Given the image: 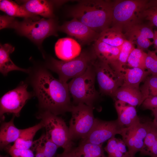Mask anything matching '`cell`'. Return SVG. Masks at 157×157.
Here are the masks:
<instances>
[{
    "label": "cell",
    "mask_w": 157,
    "mask_h": 157,
    "mask_svg": "<svg viewBox=\"0 0 157 157\" xmlns=\"http://www.w3.org/2000/svg\"><path fill=\"white\" fill-rule=\"evenodd\" d=\"M29 69L25 81L38 99L39 111L58 116L71 112L73 104L68 83L55 78L44 65H35Z\"/></svg>",
    "instance_id": "6da1fadb"
},
{
    "label": "cell",
    "mask_w": 157,
    "mask_h": 157,
    "mask_svg": "<svg viewBox=\"0 0 157 157\" xmlns=\"http://www.w3.org/2000/svg\"><path fill=\"white\" fill-rule=\"evenodd\" d=\"M112 8L111 0H81L70 8L69 15L100 34L111 26Z\"/></svg>",
    "instance_id": "7a4b0ae2"
},
{
    "label": "cell",
    "mask_w": 157,
    "mask_h": 157,
    "mask_svg": "<svg viewBox=\"0 0 157 157\" xmlns=\"http://www.w3.org/2000/svg\"><path fill=\"white\" fill-rule=\"evenodd\" d=\"M97 58L93 49L84 50L78 56L69 61L58 60L49 57L44 65L49 70L56 73L60 80L67 83L69 79L84 73Z\"/></svg>",
    "instance_id": "3957f363"
},
{
    "label": "cell",
    "mask_w": 157,
    "mask_h": 157,
    "mask_svg": "<svg viewBox=\"0 0 157 157\" xmlns=\"http://www.w3.org/2000/svg\"><path fill=\"white\" fill-rule=\"evenodd\" d=\"M58 27L53 18H43L35 21L25 18L22 21L15 18L9 28L14 29L17 33L40 46L47 38L57 36Z\"/></svg>",
    "instance_id": "277c9868"
},
{
    "label": "cell",
    "mask_w": 157,
    "mask_h": 157,
    "mask_svg": "<svg viewBox=\"0 0 157 157\" xmlns=\"http://www.w3.org/2000/svg\"><path fill=\"white\" fill-rule=\"evenodd\" d=\"M92 63L84 73L72 79L68 83L73 105L82 103L93 107L98 97L95 87L96 74Z\"/></svg>",
    "instance_id": "5b68a950"
},
{
    "label": "cell",
    "mask_w": 157,
    "mask_h": 157,
    "mask_svg": "<svg viewBox=\"0 0 157 157\" xmlns=\"http://www.w3.org/2000/svg\"><path fill=\"white\" fill-rule=\"evenodd\" d=\"M148 1L147 0L113 1L111 26H119L123 31L134 24L142 22V14Z\"/></svg>",
    "instance_id": "8992f818"
},
{
    "label": "cell",
    "mask_w": 157,
    "mask_h": 157,
    "mask_svg": "<svg viewBox=\"0 0 157 157\" xmlns=\"http://www.w3.org/2000/svg\"><path fill=\"white\" fill-rule=\"evenodd\" d=\"M36 117L43 122L48 139L64 150L73 147L69 127L61 117L48 111H39Z\"/></svg>",
    "instance_id": "52a82bcc"
},
{
    "label": "cell",
    "mask_w": 157,
    "mask_h": 157,
    "mask_svg": "<svg viewBox=\"0 0 157 157\" xmlns=\"http://www.w3.org/2000/svg\"><path fill=\"white\" fill-rule=\"evenodd\" d=\"M93 106L81 103L73 105L69 130L72 141L85 138L93 129L96 118L94 117Z\"/></svg>",
    "instance_id": "ba28073f"
},
{
    "label": "cell",
    "mask_w": 157,
    "mask_h": 157,
    "mask_svg": "<svg viewBox=\"0 0 157 157\" xmlns=\"http://www.w3.org/2000/svg\"><path fill=\"white\" fill-rule=\"evenodd\" d=\"M28 84L22 81L15 89L4 94L0 100V117L5 119V113H12L19 117L21 110L28 100L34 96L33 92L27 90Z\"/></svg>",
    "instance_id": "9c48e42d"
},
{
    "label": "cell",
    "mask_w": 157,
    "mask_h": 157,
    "mask_svg": "<svg viewBox=\"0 0 157 157\" xmlns=\"http://www.w3.org/2000/svg\"><path fill=\"white\" fill-rule=\"evenodd\" d=\"M100 92L112 97L123 83L122 75L118 74L109 64L97 58L93 62Z\"/></svg>",
    "instance_id": "30bf717a"
},
{
    "label": "cell",
    "mask_w": 157,
    "mask_h": 157,
    "mask_svg": "<svg viewBox=\"0 0 157 157\" xmlns=\"http://www.w3.org/2000/svg\"><path fill=\"white\" fill-rule=\"evenodd\" d=\"M152 121L148 119L140 121L128 128H125L121 134L122 140L128 148L130 157H135L136 153L143 148L144 140Z\"/></svg>",
    "instance_id": "8fae6325"
},
{
    "label": "cell",
    "mask_w": 157,
    "mask_h": 157,
    "mask_svg": "<svg viewBox=\"0 0 157 157\" xmlns=\"http://www.w3.org/2000/svg\"><path fill=\"white\" fill-rule=\"evenodd\" d=\"M124 128L117 119L106 121L96 118L95 124L90 132L81 141L102 145L116 134L121 135Z\"/></svg>",
    "instance_id": "7c38bea8"
},
{
    "label": "cell",
    "mask_w": 157,
    "mask_h": 157,
    "mask_svg": "<svg viewBox=\"0 0 157 157\" xmlns=\"http://www.w3.org/2000/svg\"><path fill=\"white\" fill-rule=\"evenodd\" d=\"M124 35L126 40L137 48L144 51L153 44V42L150 39H153L154 31L152 27L149 24L139 23L129 27L124 30Z\"/></svg>",
    "instance_id": "4fadbf2b"
},
{
    "label": "cell",
    "mask_w": 157,
    "mask_h": 157,
    "mask_svg": "<svg viewBox=\"0 0 157 157\" xmlns=\"http://www.w3.org/2000/svg\"><path fill=\"white\" fill-rule=\"evenodd\" d=\"M58 30L74 37L82 43L95 42L99 34L75 18L58 27Z\"/></svg>",
    "instance_id": "5bb4252c"
},
{
    "label": "cell",
    "mask_w": 157,
    "mask_h": 157,
    "mask_svg": "<svg viewBox=\"0 0 157 157\" xmlns=\"http://www.w3.org/2000/svg\"><path fill=\"white\" fill-rule=\"evenodd\" d=\"M80 44L75 40L70 38L58 39L55 45L56 56L61 60L69 61L78 56L81 52Z\"/></svg>",
    "instance_id": "9a60e30c"
},
{
    "label": "cell",
    "mask_w": 157,
    "mask_h": 157,
    "mask_svg": "<svg viewBox=\"0 0 157 157\" xmlns=\"http://www.w3.org/2000/svg\"><path fill=\"white\" fill-rule=\"evenodd\" d=\"M115 106L118 115L117 119L125 128L129 127L140 121L135 107L119 100L115 101Z\"/></svg>",
    "instance_id": "2e32d148"
},
{
    "label": "cell",
    "mask_w": 157,
    "mask_h": 157,
    "mask_svg": "<svg viewBox=\"0 0 157 157\" xmlns=\"http://www.w3.org/2000/svg\"><path fill=\"white\" fill-rule=\"evenodd\" d=\"M53 1L44 0L22 1L21 5L29 12L44 18H53Z\"/></svg>",
    "instance_id": "e0dca14e"
},
{
    "label": "cell",
    "mask_w": 157,
    "mask_h": 157,
    "mask_svg": "<svg viewBox=\"0 0 157 157\" xmlns=\"http://www.w3.org/2000/svg\"><path fill=\"white\" fill-rule=\"evenodd\" d=\"M121 47L111 46L97 39L94 42L92 49L97 58L110 65L117 59Z\"/></svg>",
    "instance_id": "ac0fdd59"
},
{
    "label": "cell",
    "mask_w": 157,
    "mask_h": 157,
    "mask_svg": "<svg viewBox=\"0 0 157 157\" xmlns=\"http://www.w3.org/2000/svg\"><path fill=\"white\" fill-rule=\"evenodd\" d=\"M15 50L12 45L6 43L0 45V72L4 76H6L8 73L13 71H20L27 74L29 69L21 68L17 66L12 61L10 54Z\"/></svg>",
    "instance_id": "d6986e66"
},
{
    "label": "cell",
    "mask_w": 157,
    "mask_h": 157,
    "mask_svg": "<svg viewBox=\"0 0 157 157\" xmlns=\"http://www.w3.org/2000/svg\"><path fill=\"white\" fill-rule=\"evenodd\" d=\"M112 97L115 101L126 102L135 107L141 104L144 101L140 89L121 86L116 91Z\"/></svg>",
    "instance_id": "ffe728a7"
},
{
    "label": "cell",
    "mask_w": 157,
    "mask_h": 157,
    "mask_svg": "<svg viewBox=\"0 0 157 157\" xmlns=\"http://www.w3.org/2000/svg\"><path fill=\"white\" fill-rule=\"evenodd\" d=\"M15 116L13 115L8 122L1 123L0 128V149L2 150L15 142L19 137L21 129L17 128L15 125L14 120Z\"/></svg>",
    "instance_id": "44dd1931"
},
{
    "label": "cell",
    "mask_w": 157,
    "mask_h": 157,
    "mask_svg": "<svg viewBox=\"0 0 157 157\" xmlns=\"http://www.w3.org/2000/svg\"><path fill=\"white\" fill-rule=\"evenodd\" d=\"M122 73L123 79V83L122 86L138 89H140V83L144 81L150 74L147 71L138 68L130 69L124 67Z\"/></svg>",
    "instance_id": "7402d4cb"
},
{
    "label": "cell",
    "mask_w": 157,
    "mask_h": 157,
    "mask_svg": "<svg viewBox=\"0 0 157 157\" xmlns=\"http://www.w3.org/2000/svg\"><path fill=\"white\" fill-rule=\"evenodd\" d=\"M0 9L7 15L14 17L29 18L35 21L40 19L38 15L31 13L22 6L11 0H1Z\"/></svg>",
    "instance_id": "603a6c76"
},
{
    "label": "cell",
    "mask_w": 157,
    "mask_h": 157,
    "mask_svg": "<svg viewBox=\"0 0 157 157\" xmlns=\"http://www.w3.org/2000/svg\"><path fill=\"white\" fill-rule=\"evenodd\" d=\"M43 122L41 120L38 124L32 127L21 129L19 137L11 146L13 148L21 149H31L33 142V139L37 132L44 128Z\"/></svg>",
    "instance_id": "cb8c5ba5"
},
{
    "label": "cell",
    "mask_w": 157,
    "mask_h": 157,
    "mask_svg": "<svg viewBox=\"0 0 157 157\" xmlns=\"http://www.w3.org/2000/svg\"><path fill=\"white\" fill-rule=\"evenodd\" d=\"M123 31L121 27L111 26L102 32L98 40L113 47H120L126 40Z\"/></svg>",
    "instance_id": "d4e9b609"
},
{
    "label": "cell",
    "mask_w": 157,
    "mask_h": 157,
    "mask_svg": "<svg viewBox=\"0 0 157 157\" xmlns=\"http://www.w3.org/2000/svg\"><path fill=\"white\" fill-rule=\"evenodd\" d=\"M126 146L122 140L114 137L108 140L104 149L108 157H130Z\"/></svg>",
    "instance_id": "484cf974"
},
{
    "label": "cell",
    "mask_w": 157,
    "mask_h": 157,
    "mask_svg": "<svg viewBox=\"0 0 157 157\" xmlns=\"http://www.w3.org/2000/svg\"><path fill=\"white\" fill-rule=\"evenodd\" d=\"M75 149L79 157H107L104 154L102 145L81 141Z\"/></svg>",
    "instance_id": "4316f807"
},
{
    "label": "cell",
    "mask_w": 157,
    "mask_h": 157,
    "mask_svg": "<svg viewBox=\"0 0 157 157\" xmlns=\"http://www.w3.org/2000/svg\"><path fill=\"white\" fill-rule=\"evenodd\" d=\"M135 48V46L127 40L122 44L117 59L113 64L109 65L118 74L122 75V70L127 63L130 53Z\"/></svg>",
    "instance_id": "83f0119b"
},
{
    "label": "cell",
    "mask_w": 157,
    "mask_h": 157,
    "mask_svg": "<svg viewBox=\"0 0 157 157\" xmlns=\"http://www.w3.org/2000/svg\"><path fill=\"white\" fill-rule=\"evenodd\" d=\"M147 53L141 49L135 48L128 57L127 63L132 68H139L145 70V62Z\"/></svg>",
    "instance_id": "f1b7e54d"
},
{
    "label": "cell",
    "mask_w": 157,
    "mask_h": 157,
    "mask_svg": "<svg viewBox=\"0 0 157 157\" xmlns=\"http://www.w3.org/2000/svg\"><path fill=\"white\" fill-rule=\"evenodd\" d=\"M140 88L144 100L149 96H157V75L148 76Z\"/></svg>",
    "instance_id": "f546056e"
},
{
    "label": "cell",
    "mask_w": 157,
    "mask_h": 157,
    "mask_svg": "<svg viewBox=\"0 0 157 157\" xmlns=\"http://www.w3.org/2000/svg\"><path fill=\"white\" fill-rule=\"evenodd\" d=\"M157 138V127L152 122L145 139L142 148L140 152V156H149L151 149Z\"/></svg>",
    "instance_id": "4dcf8cb0"
},
{
    "label": "cell",
    "mask_w": 157,
    "mask_h": 157,
    "mask_svg": "<svg viewBox=\"0 0 157 157\" xmlns=\"http://www.w3.org/2000/svg\"><path fill=\"white\" fill-rule=\"evenodd\" d=\"M43 144L45 157H56V151L59 148L56 144L47 138L45 134L40 137Z\"/></svg>",
    "instance_id": "1f68e13d"
},
{
    "label": "cell",
    "mask_w": 157,
    "mask_h": 157,
    "mask_svg": "<svg viewBox=\"0 0 157 157\" xmlns=\"http://www.w3.org/2000/svg\"><path fill=\"white\" fill-rule=\"evenodd\" d=\"M145 67L150 74L157 75V53L154 51L148 50Z\"/></svg>",
    "instance_id": "d6a6232c"
},
{
    "label": "cell",
    "mask_w": 157,
    "mask_h": 157,
    "mask_svg": "<svg viewBox=\"0 0 157 157\" xmlns=\"http://www.w3.org/2000/svg\"><path fill=\"white\" fill-rule=\"evenodd\" d=\"M142 19L149 21V24L157 27V7H152L145 8L143 11Z\"/></svg>",
    "instance_id": "836d02e7"
},
{
    "label": "cell",
    "mask_w": 157,
    "mask_h": 157,
    "mask_svg": "<svg viewBox=\"0 0 157 157\" xmlns=\"http://www.w3.org/2000/svg\"><path fill=\"white\" fill-rule=\"evenodd\" d=\"M5 149L11 157H35L34 153L31 149H15L9 145Z\"/></svg>",
    "instance_id": "e575fe53"
},
{
    "label": "cell",
    "mask_w": 157,
    "mask_h": 157,
    "mask_svg": "<svg viewBox=\"0 0 157 157\" xmlns=\"http://www.w3.org/2000/svg\"><path fill=\"white\" fill-rule=\"evenodd\" d=\"M31 149L33 152L35 157H45L44 147L40 138L33 141Z\"/></svg>",
    "instance_id": "d590c367"
},
{
    "label": "cell",
    "mask_w": 157,
    "mask_h": 157,
    "mask_svg": "<svg viewBox=\"0 0 157 157\" xmlns=\"http://www.w3.org/2000/svg\"><path fill=\"white\" fill-rule=\"evenodd\" d=\"M142 104L144 109L151 110L157 108V96H149L144 100Z\"/></svg>",
    "instance_id": "8d00e7d4"
},
{
    "label": "cell",
    "mask_w": 157,
    "mask_h": 157,
    "mask_svg": "<svg viewBox=\"0 0 157 157\" xmlns=\"http://www.w3.org/2000/svg\"><path fill=\"white\" fill-rule=\"evenodd\" d=\"M15 17L8 15H1L0 16V30L5 28H9Z\"/></svg>",
    "instance_id": "74e56055"
},
{
    "label": "cell",
    "mask_w": 157,
    "mask_h": 157,
    "mask_svg": "<svg viewBox=\"0 0 157 157\" xmlns=\"http://www.w3.org/2000/svg\"><path fill=\"white\" fill-rule=\"evenodd\" d=\"M56 157H79L77 154L75 148L74 147L72 148L64 150L61 154H57Z\"/></svg>",
    "instance_id": "f35d334b"
},
{
    "label": "cell",
    "mask_w": 157,
    "mask_h": 157,
    "mask_svg": "<svg viewBox=\"0 0 157 157\" xmlns=\"http://www.w3.org/2000/svg\"><path fill=\"white\" fill-rule=\"evenodd\" d=\"M152 7H157V0H149L146 7V8Z\"/></svg>",
    "instance_id": "ab89813d"
},
{
    "label": "cell",
    "mask_w": 157,
    "mask_h": 157,
    "mask_svg": "<svg viewBox=\"0 0 157 157\" xmlns=\"http://www.w3.org/2000/svg\"><path fill=\"white\" fill-rule=\"evenodd\" d=\"M152 114L154 117V118L152 122L153 124L157 127V108L151 110Z\"/></svg>",
    "instance_id": "60d3db41"
},
{
    "label": "cell",
    "mask_w": 157,
    "mask_h": 157,
    "mask_svg": "<svg viewBox=\"0 0 157 157\" xmlns=\"http://www.w3.org/2000/svg\"><path fill=\"white\" fill-rule=\"evenodd\" d=\"M154 36L153 39V42L155 49L154 51L157 53V30L154 31Z\"/></svg>",
    "instance_id": "b9f144b4"
},
{
    "label": "cell",
    "mask_w": 157,
    "mask_h": 157,
    "mask_svg": "<svg viewBox=\"0 0 157 157\" xmlns=\"http://www.w3.org/2000/svg\"><path fill=\"white\" fill-rule=\"evenodd\" d=\"M0 157H8V156L7 155H6L5 156L0 155Z\"/></svg>",
    "instance_id": "7bdbcfd3"
}]
</instances>
